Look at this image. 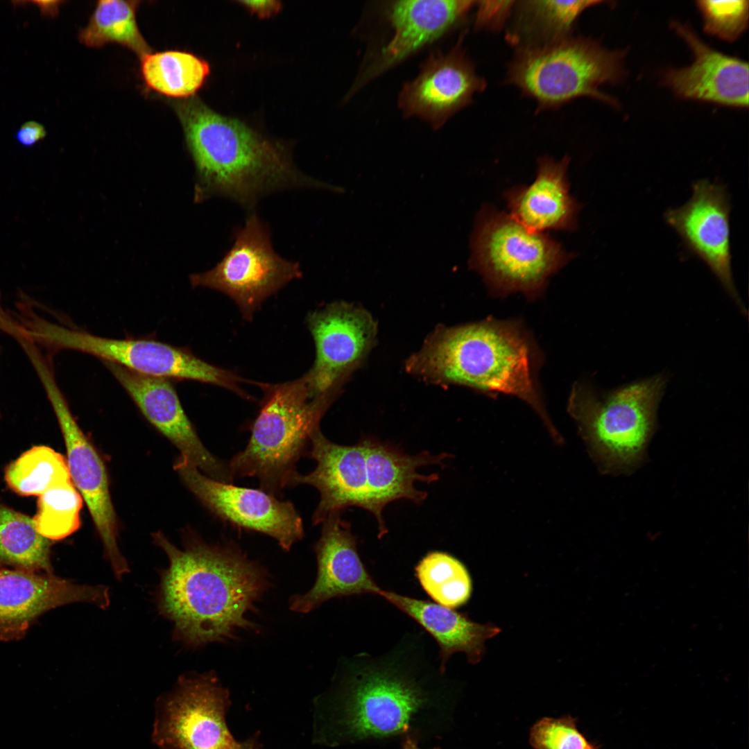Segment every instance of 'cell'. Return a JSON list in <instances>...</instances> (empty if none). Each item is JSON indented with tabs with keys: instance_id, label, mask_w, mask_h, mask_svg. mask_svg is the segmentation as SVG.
Segmentation results:
<instances>
[{
	"instance_id": "6da1fadb",
	"label": "cell",
	"mask_w": 749,
	"mask_h": 749,
	"mask_svg": "<svg viewBox=\"0 0 749 749\" xmlns=\"http://www.w3.org/2000/svg\"><path fill=\"white\" fill-rule=\"evenodd\" d=\"M421 635L407 634L379 655L341 661L328 698L326 739L332 746L442 737L450 727L451 682Z\"/></svg>"
},
{
	"instance_id": "7a4b0ae2",
	"label": "cell",
	"mask_w": 749,
	"mask_h": 749,
	"mask_svg": "<svg viewBox=\"0 0 749 749\" xmlns=\"http://www.w3.org/2000/svg\"><path fill=\"white\" fill-rule=\"evenodd\" d=\"M153 538L169 559L157 603L161 614L173 622L175 638L199 647L227 642L255 628L250 616L270 586L263 567L233 543L194 538L180 549L162 533Z\"/></svg>"
},
{
	"instance_id": "3957f363",
	"label": "cell",
	"mask_w": 749,
	"mask_h": 749,
	"mask_svg": "<svg viewBox=\"0 0 749 749\" xmlns=\"http://www.w3.org/2000/svg\"><path fill=\"white\" fill-rule=\"evenodd\" d=\"M175 110L196 168L197 200L220 196L250 211L263 197L284 189L341 191L300 171L283 145L198 98L178 102Z\"/></svg>"
},
{
	"instance_id": "277c9868",
	"label": "cell",
	"mask_w": 749,
	"mask_h": 749,
	"mask_svg": "<svg viewBox=\"0 0 749 749\" xmlns=\"http://www.w3.org/2000/svg\"><path fill=\"white\" fill-rule=\"evenodd\" d=\"M531 345L515 322L487 320L439 325L405 362V370L426 383L467 386L516 396L531 405L556 440L537 392Z\"/></svg>"
},
{
	"instance_id": "5b68a950",
	"label": "cell",
	"mask_w": 749,
	"mask_h": 749,
	"mask_svg": "<svg viewBox=\"0 0 749 749\" xmlns=\"http://www.w3.org/2000/svg\"><path fill=\"white\" fill-rule=\"evenodd\" d=\"M264 397L250 427L246 447L227 463L235 478L255 477L260 488L277 497L289 488L296 463L307 454L312 434L338 393L311 398L306 379L277 384L253 382Z\"/></svg>"
},
{
	"instance_id": "8992f818",
	"label": "cell",
	"mask_w": 749,
	"mask_h": 749,
	"mask_svg": "<svg viewBox=\"0 0 749 749\" xmlns=\"http://www.w3.org/2000/svg\"><path fill=\"white\" fill-rule=\"evenodd\" d=\"M667 381L658 374L601 396L582 384L573 387L569 411L603 471L630 472L643 460Z\"/></svg>"
},
{
	"instance_id": "52a82bcc",
	"label": "cell",
	"mask_w": 749,
	"mask_h": 749,
	"mask_svg": "<svg viewBox=\"0 0 749 749\" xmlns=\"http://www.w3.org/2000/svg\"><path fill=\"white\" fill-rule=\"evenodd\" d=\"M625 55L583 37L521 46L509 66L508 80L536 100L540 109L556 107L580 96L617 106V101L599 88L623 78Z\"/></svg>"
},
{
	"instance_id": "ba28073f",
	"label": "cell",
	"mask_w": 749,
	"mask_h": 749,
	"mask_svg": "<svg viewBox=\"0 0 749 749\" xmlns=\"http://www.w3.org/2000/svg\"><path fill=\"white\" fill-rule=\"evenodd\" d=\"M470 244V268L499 294L537 295L573 257L547 234L490 206L478 214Z\"/></svg>"
},
{
	"instance_id": "9c48e42d",
	"label": "cell",
	"mask_w": 749,
	"mask_h": 749,
	"mask_svg": "<svg viewBox=\"0 0 749 749\" xmlns=\"http://www.w3.org/2000/svg\"><path fill=\"white\" fill-rule=\"evenodd\" d=\"M25 336L51 350H72L134 372L168 379L193 380L220 386L250 399L236 373L207 363L189 350L152 338H108L46 320L33 311L22 321Z\"/></svg>"
},
{
	"instance_id": "30bf717a",
	"label": "cell",
	"mask_w": 749,
	"mask_h": 749,
	"mask_svg": "<svg viewBox=\"0 0 749 749\" xmlns=\"http://www.w3.org/2000/svg\"><path fill=\"white\" fill-rule=\"evenodd\" d=\"M302 276L299 263L275 251L266 223L250 213L222 259L207 271L191 275L189 280L193 287L227 295L250 321L267 298Z\"/></svg>"
},
{
	"instance_id": "8fae6325",
	"label": "cell",
	"mask_w": 749,
	"mask_h": 749,
	"mask_svg": "<svg viewBox=\"0 0 749 749\" xmlns=\"http://www.w3.org/2000/svg\"><path fill=\"white\" fill-rule=\"evenodd\" d=\"M33 368L60 425L72 482L87 506L114 573L120 578L129 569L118 546L116 514L104 463L75 420L56 383L50 362L40 360L35 363Z\"/></svg>"
},
{
	"instance_id": "7c38bea8",
	"label": "cell",
	"mask_w": 749,
	"mask_h": 749,
	"mask_svg": "<svg viewBox=\"0 0 749 749\" xmlns=\"http://www.w3.org/2000/svg\"><path fill=\"white\" fill-rule=\"evenodd\" d=\"M306 323L316 347L304 374L309 395L340 393L376 345L377 322L361 306L341 300L309 312Z\"/></svg>"
},
{
	"instance_id": "4fadbf2b",
	"label": "cell",
	"mask_w": 749,
	"mask_h": 749,
	"mask_svg": "<svg viewBox=\"0 0 749 749\" xmlns=\"http://www.w3.org/2000/svg\"><path fill=\"white\" fill-rule=\"evenodd\" d=\"M174 469L187 488L221 520L268 535L286 551L304 537L302 519L290 501H282L261 488L216 481L182 456Z\"/></svg>"
},
{
	"instance_id": "5bb4252c",
	"label": "cell",
	"mask_w": 749,
	"mask_h": 749,
	"mask_svg": "<svg viewBox=\"0 0 749 749\" xmlns=\"http://www.w3.org/2000/svg\"><path fill=\"white\" fill-rule=\"evenodd\" d=\"M228 693L212 673L180 679L164 704L155 739L163 749H230Z\"/></svg>"
},
{
	"instance_id": "9a60e30c",
	"label": "cell",
	"mask_w": 749,
	"mask_h": 749,
	"mask_svg": "<svg viewBox=\"0 0 749 749\" xmlns=\"http://www.w3.org/2000/svg\"><path fill=\"white\" fill-rule=\"evenodd\" d=\"M730 198L721 184L696 181L692 195L682 206L668 209L664 219L680 236L684 246L701 259L736 302L747 311L736 289L731 264Z\"/></svg>"
},
{
	"instance_id": "2e32d148",
	"label": "cell",
	"mask_w": 749,
	"mask_h": 749,
	"mask_svg": "<svg viewBox=\"0 0 749 749\" xmlns=\"http://www.w3.org/2000/svg\"><path fill=\"white\" fill-rule=\"evenodd\" d=\"M146 420L168 438L185 458L207 476L231 483L227 464L209 451L185 413L168 379L140 374L103 361Z\"/></svg>"
},
{
	"instance_id": "e0dca14e",
	"label": "cell",
	"mask_w": 749,
	"mask_h": 749,
	"mask_svg": "<svg viewBox=\"0 0 749 749\" xmlns=\"http://www.w3.org/2000/svg\"><path fill=\"white\" fill-rule=\"evenodd\" d=\"M461 36L447 53H433L413 80L404 85L399 107L405 117H419L440 128L457 111L472 103L486 85L463 50Z\"/></svg>"
},
{
	"instance_id": "ac0fdd59",
	"label": "cell",
	"mask_w": 749,
	"mask_h": 749,
	"mask_svg": "<svg viewBox=\"0 0 749 749\" xmlns=\"http://www.w3.org/2000/svg\"><path fill=\"white\" fill-rule=\"evenodd\" d=\"M342 513L329 515L321 523L320 537L313 546L318 572L313 587L290 599V609L307 613L336 597L372 594L381 589L362 562L357 537Z\"/></svg>"
},
{
	"instance_id": "d6986e66",
	"label": "cell",
	"mask_w": 749,
	"mask_h": 749,
	"mask_svg": "<svg viewBox=\"0 0 749 749\" xmlns=\"http://www.w3.org/2000/svg\"><path fill=\"white\" fill-rule=\"evenodd\" d=\"M76 602L105 609L110 605L109 589L78 585L52 574L0 569V638L21 637L42 613Z\"/></svg>"
},
{
	"instance_id": "ffe728a7",
	"label": "cell",
	"mask_w": 749,
	"mask_h": 749,
	"mask_svg": "<svg viewBox=\"0 0 749 749\" xmlns=\"http://www.w3.org/2000/svg\"><path fill=\"white\" fill-rule=\"evenodd\" d=\"M307 451L315 460V468L308 474L297 472L289 488L309 485L320 494V501L312 515L313 525L321 524L334 513L348 507L365 510L367 503L366 456L363 440L356 445H342L327 439L320 429L311 436Z\"/></svg>"
},
{
	"instance_id": "44dd1931",
	"label": "cell",
	"mask_w": 749,
	"mask_h": 749,
	"mask_svg": "<svg viewBox=\"0 0 749 749\" xmlns=\"http://www.w3.org/2000/svg\"><path fill=\"white\" fill-rule=\"evenodd\" d=\"M672 28L694 55L691 65L667 71L663 83L678 96L721 105L748 107V64L723 54L704 43L689 26Z\"/></svg>"
},
{
	"instance_id": "7402d4cb",
	"label": "cell",
	"mask_w": 749,
	"mask_h": 749,
	"mask_svg": "<svg viewBox=\"0 0 749 749\" xmlns=\"http://www.w3.org/2000/svg\"><path fill=\"white\" fill-rule=\"evenodd\" d=\"M474 1L408 0L391 2L386 17L394 36L356 82V89L440 38L456 26L474 5Z\"/></svg>"
},
{
	"instance_id": "603a6c76",
	"label": "cell",
	"mask_w": 749,
	"mask_h": 749,
	"mask_svg": "<svg viewBox=\"0 0 749 749\" xmlns=\"http://www.w3.org/2000/svg\"><path fill=\"white\" fill-rule=\"evenodd\" d=\"M366 456L367 503L365 510L374 516L379 535L388 532L383 517L384 508L398 500H409L421 504L428 493L417 490L416 481L431 483L438 480L439 475H429L417 472V470L431 465H443L447 453L433 455L423 451L415 455L405 454L397 447L383 442L376 438H362Z\"/></svg>"
},
{
	"instance_id": "cb8c5ba5",
	"label": "cell",
	"mask_w": 749,
	"mask_h": 749,
	"mask_svg": "<svg viewBox=\"0 0 749 749\" xmlns=\"http://www.w3.org/2000/svg\"><path fill=\"white\" fill-rule=\"evenodd\" d=\"M569 160L568 156L560 161L547 156L540 157L535 180L505 193L510 214L537 232L574 230L581 205L569 193L567 176Z\"/></svg>"
},
{
	"instance_id": "d4e9b609",
	"label": "cell",
	"mask_w": 749,
	"mask_h": 749,
	"mask_svg": "<svg viewBox=\"0 0 749 749\" xmlns=\"http://www.w3.org/2000/svg\"><path fill=\"white\" fill-rule=\"evenodd\" d=\"M379 596L417 622L436 642L441 667L456 653H464L470 664L479 662L485 653V642L501 631L492 623L481 624L436 603L381 589Z\"/></svg>"
},
{
	"instance_id": "484cf974",
	"label": "cell",
	"mask_w": 749,
	"mask_h": 749,
	"mask_svg": "<svg viewBox=\"0 0 749 749\" xmlns=\"http://www.w3.org/2000/svg\"><path fill=\"white\" fill-rule=\"evenodd\" d=\"M599 1H524L517 12L508 39L521 46L541 45L570 37L573 26L587 8Z\"/></svg>"
},
{
	"instance_id": "4316f807",
	"label": "cell",
	"mask_w": 749,
	"mask_h": 749,
	"mask_svg": "<svg viewBox=\"0 0 749 749\" xmlns=\"http://www.w3.org/2000/svg\"><path fill=\"white\" fill-rule=\"evenodd\" d=\"M141 73L150 89L166 96L186 99L203 86L209 66L189 52L171 50L143 56Z\"/></svg>"
},
{
	"instance_id": "83f0119b",
	"label": "cell",
	"mask_w": 749,
	"mask_h": 749,
	"mask_svg": "<svg viewBox=\"0 0 749 749\" xmlns=\"http://www.w3.org/2000/svg\"><path fill=\"white\" fill-rule=\"evenodd\" d=\"M50 548L33 519L0 503V567L51 574Z\"/></svg>"
},
{
	"instance_id": "f1b7e54d",
	"label": "cell",
	"mask_w": 749,
	"mask_h": 749,
	"mask_svg": "<svg viewBox=\"0 0 749 749\" xmlns=\"http://www.w3.org/2000/svg\"><path fill=\"white\" fill-rule=\"evenodd\" d=\"M139 3L137 1H98L87 26L79 33L80 41L89 47L117 43L132 50L141 58L150 53L137 24Z\"/></svg>"
},
{
	"instance_id": "f546056e",
	"label": "cell",
	"mask_w": 749,
	"mask_h": 749,
	"mask_svg": "<svg viewBox=\"0 0 749 749\" xmlns=\"http://www.w3.org/2000/svg\"><path fill=\"white\" fill-rule=\"evenodd\" d=\"M415 577L435 603L454 609L465 604L472 590L470 576L465 565L449 553L432 551L415 567Z\"/></svg>"
},
{
	"instance_id": "4dcf8cb0",
	"label": "cell",
	"mask_w": 749,
	"mask_h": 749,
	"mask_svg": "<svg viewBox=\"0 0 749 749\" xmlns=\"http://www.w3.org/2000/svg\"><path fill=\"white\" fill-rule=\"evenodd\" d=\"M5 479L16 493L40 496L52 487L72 481L62 454L46 446H35L10 463Z\"/></svg>"
},
{
	"instance_id": "1f68e13d",
	"label": "cell",
	"mask_w": 749,
	"mask_h": 749,
	"mask_svg": "<svg viewBox=\"0 0 749 749\" xmlns=\"http://www.w3.org/2000/svg\"><path fill=\"white\" fill-rule=\"evenodd\" d=\"M83 498L72 481L56 485L39 496L33 518L38 533L49 540L64 539L80 526Z\"/></svg>"
},
{
	"instance_id": "d6a6232c",
	"label": "cell",
	"mask_w": 749,
	"mask_h": 749,
	"mask_svg": "<svg viewBox=\"0 0 749 749\" xmlns=\"http://www.w3.org/2000/svg\"><path fill=\"white\" fill-rule=\"evenodd\" d=\"M704 31L712 35L733 42L745 31L748 22V1H698Z\"/></svg>"
},
{
	"instance_id": "836d02e7",
	"label": "cell",
	"mask_w": 749,
	"mask_h": 749,
	"mask_svg": "<svg viewBox=\"0 0 749 749\" xmlns=\"http://www.w3.org/2000/svg\"><path fill=\"white\" fill-rule=\"evenodd\" d=\"M529 743L534 749H596L570 716L541 718L531 729Z\"/></svg>"
},
{
	"instance_id": "e575fe53",
	"label": "cell",
	"mask_w": 749,
	"mask_h": 749,
	"mask_svg": "<svg viewBox=\"0 0 749 749\" xmlns=\"http://www.w3.org/2000/svg\"><path fill=\"white\" fill-rule=\"evenodd\" d=\"M514 3L515 1H513L476 2L478 10L475 21L476 27L499 30L510 15Z\"/></svg>"
},
{
	"instance_id": "d590c367",
	"label": "cell",
	"mask_w": 749,
	"mask_h": 749,
	"mask_svg": "<svg viewBox=\"0 0 749 749\" xmlns=\"http://www.w3.org/2000/svg\"><path fill=\"white\" fill-rule=\"evenodd\" d=\"M44 126L35 121H26L16 132L17 140L23 146H31L46 137Z\"/></svg>"
},
{
	"instance_id": "8d00e7d4",
	"label": "cell",
	"mask_w": 749,
	"mask_h": 749,
	"mask_svg": "<svg viewBox=\"0 0 749 749\" xmlns=\"http://www.w3.org/2000/svg\"><path fill=\"white\" fill-rule=\"evenodd\" d=\"M239 3L261 18L270 17L282 8L281 3L277 1H241Z\"/></svg>"
},
{
	"instance_id": "74e56055",
	"label": "cell",
	"mask_w": 749,
	"mask_h": 749,
	"mask_svg": "<svg viewBox=\"0 0 749 749\" xmlns=\"http://www.w3.org/2000/svg\"><path fill=\"white\" fill-rule=\"evenodd\" d=\"M40 8L42 15L46 17H54L58 12L60 1H33Z\"/></svg>"
},
{
	"instance_id": "f35d334b",
	"label": "cell",
	"mask_w": 749,
	"mask_h": 749,
	"mask_svg": "<svg viewBox=\"0 0 749 749\" xmlns=\"http://www.w3.org/2000/svg\"><path fill=\"white\" fill-rule=\"evenodd\" d=\"M399 749H422L420 747V744L411 739H406L400 742ZM433 749H440L439 748H434Z\"/></svg>"
},
{
	"instance_id": "ab89813d",
	"label": "cell",
	"mask_w": 749,
	"mask_h": 749,
	"mask_svg": "<svg viewBox=\"0 0 749 749\" xmlns=\"http://www.w3.org/2000/svg\"><path fill=\"white\" fill-rule=\"evenodd\" d=\"M230 749H256V748L255 743L246 741L243 743L235 742Z\"/></svg>"
},
{
	"instance_id": "60d3db41",
	"label": "cell",
	"mask_w": 749,
	"mask_h": 749,
	"mask_svg": "<svg viewBox=\"0 0 749 749\" xmlns=\"http://www.w3.org/2000/svg\"><path fill=\"white\" fill-rule=\"evenodd\" d=\"M1 312H2V311H1V309H0V316H1Z\"/></svg>"
},
{
	"instance_id": "b9f144b4",
	"label": "cell",
	"mask_w": 749,
	"mask_h": 749,
	"mask_svg": "<svg viewBox=\"0 0 749 749\" xmlns=\"http://www.w3.org/2000/svg\"><path fill=\"white\" fill-rule=\"evenodd\" d=\"M0 416H1V415H0Z\"/></svg>"
}]
</instances>
